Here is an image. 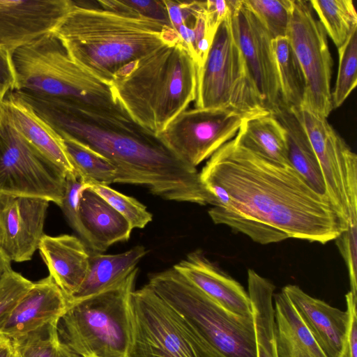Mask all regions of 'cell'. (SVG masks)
<instances>
[{"instance_id":"cell-25","label":"cell","mask_w":357,"mask_h":357,"mask_svg":"<svg viewBox=\"0 0 357 357\" xmlns=\"http://www.w3.org/2000/svg\"><path fill=\"white\" fill-rule=\"evenodd\" d=\"M233 139L237 145L270 161L290 166L286 130L271 112L245 119Z\"/></svg>"},{"instance_id":"cell-10","label":"cell","mask_w":357,"mask_h":357,"mask_svg":"<svg viewBox=\"0 0 357 357\" xmlns=\"http://www.w3.org/2000/svg\"><path fill=\"white\" fill-rule=\"evenodd\" d=\"M303 124L318 159L326 196L347 226L357 221V155L326 117L305 105L291 108Z\"/></svg>"},{"instance_id":"cell-22","label":"cell","mask_w":357,"mask_h":357,"mask_svg":"<svg viewBox=\"0 0 357 357\" xmlns=\"http://www.w3.org/2000/svg\"><path fill=\"white\" fill-rule=\"evenodd\" d=\"M79 213L84 243L93 252H103L114 243L130 238L132 229L129 222L89 188L82 192Z\"/></svg>"},{"instance_id":"cell-44","label":"cell","mask_w":357,"mask_h":357,"mask_svg":"<svg viewBox=\"0 0 357 357\" xmlns=\"http://www.w3.org/2000/svg\"><path fill=\"white\" fill-rule=\"evenodd\" d=\"M10 261L8 260L1 252H0V278L2 275L10 268H11Z\"/></svg>"},{"instance_id":"cell-40","label":"cell","mask_w":357,"mask_h":357,"mask_svg":"<svg viewBox=\"0 0 357 357\" xmlns=\"http://www.w3.org/2000/svg\"><path fill=\"white\" fill-rule=\"evenodd\" d=\"M130 10L172 27L164 1H123Z\"/></svg>"},{"instance_id":"cell-38","label":"cell","mask_w":357,"mask_h":357,"mask_svg":"<svg viewBox=\"0 0 357 357\" xmlns=\"http://www.w3.org/2000/svg\"><path fill=\"white\" fill-rule=\"evenodd\" d=\"M345 301L348 321L339 357H357V296L349 291Z\"/></svg>"},{"instance_id":"cell-21","label":"cell","mask_w":357,"mask_h":357,"mask_svg":"<svg viewBox=\"0 0 357 357\" xmlns=\"http://www.w3.org/2000/svg\"><path fill=\"white\" fill-rule=\"evenodd\" d=\"M38 250L49 275L68 302L79 289L88 271L90 253L86 245L73 235L44 234Z\"/></svg>"},{"instance_id":"cell-3","label":"cell","mask_w":357,"mask_h":357,"mask_svg":"<svg viewBox=\"0 0 357 357\" xmlns=\"http://www.w3.org/2000/svg\"><path fill=\"white\" fill-rule=\"evenodd\" d=\"M52 33L73 60L109 84L131 63L181 40L158 21L73 1Z\"/></svg>"},{"instance_id":"cell-18","label":"cell","mask_w":357,"mask_h":357,"mask_svg":"<svg viewBox=\"0 0 357 357\" xmlns=\"http://www.w3.org/2000/svg\"><path fill=\"white\" fill-rule=\"evenodd\" d=\"M173 267L227 311L238 316L252 317L248 291L210 261L202 250L189 253Z\"/></svg>"},{"instance_id":"cell-2","label":"cell","mask_w":357,"mask_h":357,"mask_svg":"<svg viewBox=\"0 0 357 357\" xmlns=\"http://www.w3.org/2000/svg\"><path fill=\"white\" fill-rule=\"evenodd\" d=\"M60 136L100 154L117 169L116 183L146 187L164 199L211 204L197 168L181 162L156 135L126 112L14 91Z\"/></svg>"},{"instance_id":"cell-4","label":"cell","mask_w":357,"mask_h":357,"mask_svg":"<svg viewBox=\"0 0 357 357\" xmlns=\"http://www.w3.org/2000/svg\"><path fill=\"white\" fill-rule=\"evenodd\" d=\"M197 68L181 40L129 64L111 86L129 116L157 135L195 100Z\"/></svg>"},{"instance_id":"cell-29","label":"cell","mask_w":357,"mask_h":357,"mask_svg":"<svg viewBox=\"0 0 357 357\" xmlns=\"http://www.w3.org/2000/svg\"><path fill=\"white\" fill-rule=\"evenodd\" d=\"M75 172L86 183L109 185L116 183L117 169L107 159L88 146L61 136Z\"/></svg>"},{"instance_id":"cell-12","label":"cell","mask_w":357,"mask_h":357,"mask_svg":"<svg viewBox=\"0 0 357 357\" xmlns=\"http://www.w3.org/2000/svg\"><path fill=\"white\" fill-rule=\"evenodd\" d=\"M287 36L305 77L303 105L327 118L333 109L331 91L333 60L327 34L315 17L310 1L293 0Z\"/></svg>"},{"instance_id":"cell-30","label":"cell","mask_w":357,"mask_h":357,"mask_svg":"<svg viewBox=\"0 0 357 357\" xmlns=\"http://www.w3.org/2000/svg\"><path fill=\"white\" fill-rule=\"evenodd\" d=\"M312 9L326 34L340 47L357 26V14L352 0H311Z\"/></svg>"},{"instance_id":"cell-15","label":"cell","mask_w":357,"mask_h":357,"mask_svg":"<svg viewBox=\"0 0 357 357\" xmlns=\"http://www.w3.org/2000/svg\"><path fill=\"white\" fill-rule=\"evenodd\" d=\"M49 202L0 195V252L10 261L31 259L44 236Z\"/></svg>"},{"instance_id":"cell-5","label":"cell","mask_w":357,"mask_h":357,"mask_svg":"<svg viewBox=\"0 0 357 357\" xmlns=\"http://www.w3.org/2000/svg\"><path fill=\"white\" fill-rule=\"evenodd\" d=\"M12 57L17 78L14 91L126 112L111 84L73 60L52 33L16 50Z\"/></svg>"},{"instance_id":"cell-45","label":"cell","mask_w":357,"mask_h":357,"mask_svg":"<svg viewBox=\"0 0 357 357\" xmlns=\"http://www.w3.org/2000/svg\"><path fill=\"white\" fill-rule=\"evenodd\" d=\"M7 94L0 89V126L3 119V101Z\"/></svg>"},{"instance_id":"cell-41","label":"cell","mask_w":357,"mask_h":357,"mask_svg":"<svg viewBox=\"0 0 357 357\" xmlns=\"http://www.w3.org/2000/svg\"><path fill=\"white\" fill-rule=\"evenodd\" d=\"M12 54L0 47V89L6 94L14 91L17 84Z\"/></svg>"},{"instance_id":"cell-36","label":"cell","mask_w":357,"mask_h":357,"mask_svg":"<svg viewBox=\"0 0 357 357\" xmlns=\"http://www.w3.org/2000/svg\"><path fill=\"white\" fill-rule=\"evenodd\" d=\"M33 282L11 268L0 278V324Z\"/></svg>"},{"instance_id":"cell-11","label":"cell","mask_w":357,"mask_h":357,"mask_svg":"<svg viewBox=\"0 0 357 357\" xmlns=\"http://www.w3.org/2000/svg\"><path fill=\"white\" fill-rule=\"evenodd\" d=\"M66 176L3 117L0 126V195L39 198L60 207Z\"/></svg>"},{"instance_id":"cell-28","label":"cell","mask_w":357,"mask_h":357,"mask_svg":"<svg viewBox=\"0 0 357 357\" xmlns=\"http://www.w3.org/2000/svg\"><path fill=\"white\" fill-rule=\"evenodd\" d=\"M278 73L283 106L298 108L303 105L306 80L302 67L287 36L272 41Z\"/></svg>"},{"instance_id":"cell-7","label":"cell","mask_w":357,"mask_h":357,"mask_svg":"<svg viewBox=\"0 0 357 357\" xmlns=\"http://www.w3.org/2000/svg\"><path fill=\"white\" fill-rule=\"evenodd\" d=\"M147 284L220 357H257L253 317L227 311L174 267L151 275Z\"/></svg>"},{"instance_id":"cell-23","label":"cell","mask_w":357,"mask_h":357,"mask_svg":"<svg viewBox=\"0 0 357 357\" xmlns=\"http://www.w3.org/2000/svg\"><path fill=\"white\" fill-rule=\"evenodd\" d=\"M148 250L137 245L118 254L90 253L84 282L68 303L96 295L121 283L136 268Z\"/></svg>"},{"instance_id":"cell-9","label":"cell","mask_w":357,"mask_h":357,"mask_svg":"<svg viewBox=\"0 0 357 357\" xmlns=\"http://www.w3.org/2000/svg\"><path fill=\"white\" fill-rule=\"evenodd\" d=\"M129 357H220L148 284L131 297Z\"/></svg>"},{"instance_id":"cell-42","label":"cell","mask_w":357,"mask_h":357,"mask_svg":"<svg viewBox=\"0 0 357 357\" xmlns=\"http://www.w3.org/2000/svg\"><path fill=\"white\" fill-rule=\"evenodd\" d=\"M166 6L172 27L177 31L179 26L183 24V15L179 1H165Z\"/></svg>"},{"instance_id":"cell-31","label":"cell","mask_w":357,"mask_h":357,"mask_svg":"<svg viewBox=\"0 0 357 357\" xmlns=\"http://www.w3.org/2000/svg\"><path fill=\"white\" fill-rule=\"evenodd\" d=\"M58 324L50 325L12 342L21 357H81L63 342Z\"/></svg>"},{"instance_id":"cell-13","label":"cell","mask_w":357,"mask_h":357,"mask_svg":"<svg viewBox=\"0 0 357 357\" xmlns=\"http://www.w3.org/2000/svg\"><path fill=\"white\" fill-rule=\"evenodd\" d=\"M245 119L227 109H185L156 135L181 162L196 168L234 138Z\"/></svg>"},{"instance_id":"cell-33","label":"cell","mask_w":357,"mask_h":357,"mask_svg":"<svg viewBox=\"0 0 357 357\" xmlns=\"http://www.w3.org/2000/svg\"><path fill=\"white\" fill-rule=\"evenodd\" d=\"M273 38L284 37L293 10V0H243Z\"/></svg>"},{"instance_id":"cell-14","label":"cell","mask_w":357,"mask_h":357,"mask_svg":"<svg viewBox=\"0 0 357 357\" xmlns=\"http://www.w3.org/2000/svg\"><path fill=\"white\" fill-rule=\"evenodd\" d=\"M231 26L266 109L275 114L282 102L273 37L243 0H231Z\"/></svg>"},{"instance_id":"cell-16","label":"cell","mask_w":357,"mask_h":357,"mask_svg":"<svg viewBox=\"0 0 357 357\" xmlns=\"http://www.w3.org/2000/svg\"><path fill=\"white\" fill-rule=\"evenodd\" d=\"M70 0L0 1V47L10 53L53 32Z\"/></svg>"},{"instance_id":"cell-32","label":"cell","mask_w":357,"mask_h":357,"mask_svg":"<svg viewBox=\"0 0 357 357\" xmlns=\"http://www.w3.org/2000/svg\"><path fill=\"white\" fill-rule=\"evenodd\" d=\"M338 69L332 93L333 108L340 107L357 84V26L338 47Z\"/></svg>"},{"instance_id":"cell-37","label":"cell","mask_w":357,"mask_h":357,"mask_svg":"<svg viewBox=\"0 0 357 357\" xmlns=\"http://www.w3.org/2000/svg\"><path fill=\"white\" fill-rule=\"evenodd\" d=\"M335 240L348 269L350 291L357 296V221L349 223Z\"/></svg>"},{"instance_id":"cell-39","label":"cell","mask_w":357,"mask_h":357,"mask_svg":"<svg viewBox=\"0 0 357 357\" xmlns=\"http://www.w3.org/2000/svg\"><path fill=\"white\" fill-rule=\"evenodd\" d=\"M206 33L213 42L221 23L231 13V0H208L205 1Z\"/></svg>"},{"instance_id":"cell-1","label":"cell","mask_w":357,"mask_h":357,"mask_svg":"<svg viewBox=\"0 0 357 357\" xmlns=\"http://www.w3.org/2000/svg\"><path fill=\"white\" fill-rule=\"evenodd\" d=\"M214 197L213 222L260 244L298 238L325 244L347 226L328 197L316 192L291 166L270 161L227 142L199 172Z\"/></svg>"},{"instance_id":"cell-35","label":"cell","mask_w":357,"mask_h":357,"mask_svg":"<svg viewBox=\"0 0 357 357\" xmlns=\"http://www.w3.org/2000/svg\"><path fill=\"white\" fill-rule=\"evenodd\" d=\"M87 184L75 172L66 176L65 192L60 208L70 227L79 234L84 242V231L79 218V201L82 192Z\"/></svg>"},{"instance_id":"cell-43","label":"cell","mask_w":357,"mask_h":357,"mask_svg":"<svg viewBox=\"0 0 357 357\" xmlns=\"http://www.w3.org/2000/svg\"><path fill=\"white\" fill-rule=\"evenodd\" d=\"M14 350L12 341L0 335V357H10Z\"/></svg>"},{"instance_id":"cell-8","label":"cell","mask_w":357,"mask_h":357,"mask_svg":"<svg viewBox=\"0 0 357 357\" xmlns=\"http://www.w3.org/2000/svg\"><path fill=\"white\" fill-rule=\"evenodd\" d=\"M231 16L219 26L205 61L197 68L195 108L231 110L245 118L270 112L235 38Z\"/></svg>"},{"instance_id":"cell-20","label":"cell","mask_w":357,"mask_h":357,"mask_svg":"<svg viewBox=\"0 0 357 357\" xmlns=\"http://www.w3.org/2000/svg\"><path fill=\"white\" fill-rule=\"evenodd\" d=\"M3 117L36 151L66 175L74 172L61 137L13 91L3 101Z\"/></svg>"},{"instance_id":"cell-34","label":"cell","mask_w":357,"mask_h":357,"mask_svg":"<svg viewBox=\"0 0 357 357\" xmlns=\"http://www.w3.org/2000/svg\"><path fill=\"white\" fill-rule=\"evenodd\" d=\"M91 188L116 211H117L134 228L142 229L153 220V215L146 206L133 197L125 195L109 185L89 183Z\"/></svg>"},{"instance_id":"cell-24","label":"cell","mask_w":357,"mask_h":357,"mask_svg":"<svg viewBox=\"0 0 357 357\" xmlns=\"http://www.w3.org/2000/svg\"><path fill=\"white\" fill-rule=\"evenodd\" d=\"M278 357H327L281 291L273 296Z\"/></svg>"},{"instance_id":"cell-26","label":"cell","mask_w":357,"mask_h":357,"mask_svg":"<svg viewBox=\"0 0 357 357\" xmlns=\"http://www.w3.org/2000/svg\"><path fill=\"white\" fill-rule=\"evenodd\" d=\"M286 130L290 166L318 193L326 196L318 159L305 130L292 109L282 106L273 114ZM327 197V196H326Z\"/></svg>"},{"instance_id":"cell-27","label":"cell","mask_w":357,"mask_h":357,"mask_svg":"<svg viewBox=\"0 0 357 357\" xmlns=\"http://www.w3.org/2000/svg\"><path fill=\"white\" fill-rule=\"evenodd\" d=\"M275 286L254 270L248 271V293L254 320L257 357H278L275 340Z\"/></svg>"},{"instance_id":"cell-19","label":"cell","mask_w":357,"mask_h":357,"mask_svg":"<svg viewBox=\"0 0 357 357\" xmlns=\"http://www.w3.org/2000/svg\"><path fill=\"white\" fill-rule=\"evenodd\" d=\"M327 357H339L346 331L347 312L315 298L296 284L281 291Z\"/></svg>"},{"instance_id":"cell-17","label":"cell","mask_w":357,"mask_h":357,"mask_svg":"<svg viewBox=\"0 0 357 357\" xmlns=\"http://www.w3.org/2000/svg\"><path fill=\"white\" fill-rule=\"evenodd\" d=\"M68 307L66 297L48 275L33 282L0 324V335L13 342L58 324Z\"/></svg>"},{"instance_id":"cell-6","label":"cell","mask_w":357,"mask_h":357,"mask_svg":"<svg viewBox=\"0 0 357 357\" xmlns=\"http://www.w3.org/2000/svg\"><path fill=\"white\" fill-rule=\"evenodd\" d=\"M137 272V267L117 286L68 303L57 326L61 341L81 357H129Z\"/></svg>"},{"instance_id":"cell-46","label":"cell","mask_w":357,"mask_h":357,"mask_svg":"<svg viewBox=\"0 0 357 357\" xmlns=\"http://www.w3.org/2000/svg\"><path fill=\"white\" fill-rule=\"evenodd\" d=\"M10 357H21L20 355L19 354V353L15 350V349L14 348V350L13 351V353L11 354L10 356Z\"/></svg>"}]
</instances>
